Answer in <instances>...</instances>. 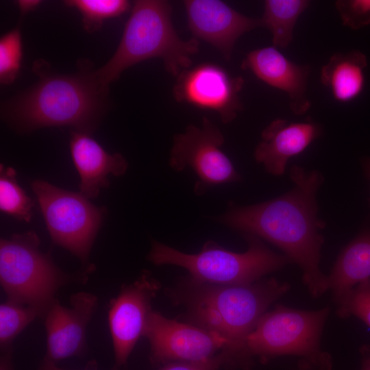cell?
<instances>
[{
    "mask_svg": "<svg viewBox=\"0 0 370 370\" xmlns=\"http://www.w3.org/2000/svg\"><path fill=\"white\" fill-rule=\"evenodd\" d=\"M44 317L38 309L9 300L0 305V345L1 352L11 349L15 338L38 317Z\"/></svg>",
    "mask_w": 370,
    "mask_h": 370,
    "instance_id": "603a6c76",
    "label": "cell"
},
{
    "mask_svg": "<svg viewBox=\"0 0 370 370\" xmlns=\"http://www.w3.org/2000/svg\"><path fill=\"white\" fill-rule=\"evenodd\" d=\"M15 170L0 166V209L20 221L29 222L32 217L33 200L18 184Z\"/></svg>",
    "mask_w": 370,
    "mask_h": 370,
    "instance_id": "44dd1931",
    "label": "cell"
},
{
    "mask_svg": "<svg viewBox=\"0 0 370 370\" xmlns=\"http://www.w3.org/2000/svg\"><path fill=\"white\" fill-rule=\"evenodd\" d=\"M77 65L75 73L62 74L42 59L35 61L38 82L3 102V119L22 132L70 126L90 134L107 112L109 86L99 80L90 61Z\"/></svg>",
    "mask_w": 370,
    "mask_h": 370,
    "instance_id": "7a4b0ae2",
    "label": "cell"
},
{
    "mask_svg": "<svg viewBox=\"0 0 370 370\" xmlns=\"http://www.w3.org/2000/svg\"><path fill=\"white\" fill-rule=\"evenodd\" d=\"M171 13L167 1H136L115 52L96 69L99 80L109 86L129 67L151 58L162 59L166 70L176 77L191 67L199 41L193 37L182 39L172 23Z\"/></svg>",
    "mask_w": 370,
    "mask_h": 370,
    "instance_id": "277c9868",
    "label": "cell"
},
{
    "mask_svg": "<svg viewBox=\"0 0 370 370\" xmlns=\"http://www.w3.org/2000/svg\"><path fill=\"white\" fill-rule=\"evenodd\" d=\"M184 5L193 38L218 49L230 60L237 40L261 26L260 18L247 16L219 0H186Z\"/></svg>",
    "mask_w": 370,
    "mask_h": 370,
    "instance_id": "5bb4252c",
    "label": "cell"
},
{
    "mask_svg": "<svg viewBox=\"0 0 370 370\" xmlns=\"http://www.w3.org/2000/svg\"><path fill=\"white\" fill-rule=\"evenodd\" d=\"M328 277L335 304L360 282L370 278V227H366L340 252Z\"/></svg>",
    "mask_w": 370,
    "mask_h": 370,
    "instance_id": "ac0fdd59",
    "label": "cell"
},
{
    "mask_svg": "<svg viewBox=\"0 0 370 370\" xmlns=\"http://www.w3.org/2000/svg\"><path fill=\"white\" fill-rule=\"evenodd\" d=\"M293 188L275 199L249 206H230L218 220L243 234L264 239L282 249L302 271V281L313 297L328 290L319 267L324 222L317 217L316 195L323 182L317 171L293 165Z\"/></svg>",
    "mask_w": 370,
    "mask_h": 370,
    "instance_id": "6da1fadb",
    "label": "cell"
},
{
    "mask_svg": "<svg viewBox=\"0 0 370 370\" xmlns=\"http://www.w3.org/2000/svg\"><path fill=\"white\" fill-rule=\"evenodd\" d=\"M362 165L367 178L370 180V158H364L362 161Z\"/></svg>",
    "mask_w": 370,
    "mask_h": 370,
    "instance_id": "1f68e13d",
    "label": "cell"
},
{
    "mask_svg": "<svg viewBox=\"0 0 370 370\" xmlns=\"http://www.w3.org/2000/svg\"><path fill=\"white\" fill-rule=\"evenodd\" d=\"M336 305L338 318L354 316L370 328V278L358 283Z\"/></svg>",
    "mask_w": 370,
    "mask_h": 370,
    "instance_id": "d4e9b609",
    "label": "cell"
},
{
    "mask_svg": "<svg viewBox=\"0 0 370 370\" xmlns=\"http://www.w3.org/2000/svg\"><path fill=\"white\" fill-rule=\"evenodd\" d=\"M335 7L345 26L358 29L370 25V0H337Z\"/></svg>",
    "mask_w": 370,
    "mask_h": 370,
    "instance_id": "484cf974",
    "label": "cell"
},
{
    "mask_svg": "<svg viewBox=\"0 0 370 370\" xmlns=\"http://www.w3.org/2000/svg\"><path fill=\"white\" fill-rule=\"evenodd\" d=\"M310 3L307 0L264 1L261 26L271 32L273 47L284 49L291 44L295 24Z\"/></svg>",
    "mask_w": 370,
    "mask_h": 370,
    "instance_id": "ffe728a7",
    "label": "cell"
},
{
    "mask_svg": "<svg viewBox=\"0 0 370 370\" xmlns=\"http://www.w3.org/2000/svg\"><path fill=\"white\" fill-rule=\"evenodd\" d=\"M243 236L248 243L243 253L208 241L199 252L188 254L153 241L148 259L156 265L173 264L186 269L191 282L215 285L252 283L291 262L286 255L273 251L260 238Z\"/></svg>",
    "mask_w": 370,
    "mask_h": 370,
    "instance_id": "8992f818",
    "label": "cell"
},
{
    "mask_svg": "<svg viewBox=\"0 0 370 370\" xmlns=\"http://www.w3.org/2000/svg\"><path fill=\"white\" fill-rule=\"evenodd\" d=\"M143 336L149 342L150 361L156 365L206 360L227 346V342L214 332L166 318L154 310L149 315Z\"/></svg>",
    "mask_w": 370,
    "mask_h": 370,
    "instance_id": "30bf717a",
    "label": "cell"
},
{
    "mask_svg": "<svg viewBox=\"0 0 370 370\" xmlns=\"http://www.w3.org/2000/svg\"><path fill=\"white\" fill-rule=\"evenodd\" d=\"M31 186L54 243L88 262L105 211L80 192L62 189L43 180Z\"/></svg>",
    "mask_w": 370,
    "mask_h": 370,
    "instance_id": "ba28073f",
    "label": "cell"
},
{
    "mask_svg": "<svg viewBox=\"0 0 370 370\" xmlns=\"http://www.w3.org/2000/svg\"><path fill=\"white\" fill-rule=\"evenodd\" d=\"M241 68L250 71L267 84L286 92L294 114H304L310 108L306 95L310 71L308 66L294 63L275 47H266L249 52Z\"/></svg>",
    "mask_w": 370,
    "mask_h": 370,
    "instance_id": "9a60e30c",
    "label": "cell"
},
{
    "mask_svg": "<svg viewBox=\"0 0 370 370\" xmlns=\"http://www.w3.org/2000/svg\"><path fill=\"white\" fill-rule=\"evenodd\" d=\"M359 352L361 355L362 364L360 370H370V345H362Z\"/></svg>",
    "mask_w": 370,
    "mask_h": 370,
    "instance_id": "f546056e",
    "label": "cell"
},
{
    "mask_svg": "<svg viewBox=\"0 0 370 370\" xmlns=\"http://www.w3.org/2000/svg\"><path fill=\"white\" fill-rule=\"evenodd\" d=\"M0 359V370H14L12 362V348L3 351Z\"/></svg>",
    "mask_w": 370,
    "mask_h": 370,
    "instance_id": "f1b7e54d",
    "label": "cell"
},
{
    "mask_svg": "<svg viewBox=\"0 0 370 370\" xmlns=\"http://www.w3.org/2000/svg\"><path fill=\"white\" fill-rule=\"evenodd\" d=\"M224 140L219 128L207 117L203 118L201 127L189 125L184 133L174 135L169 164L177 171L187 166L195 171L198 177L194 188L197 195L212 186L241 180L221 149Z\"/></svg>",
    "mask_w": 370,
    "mask_h": 370,
    "instance_id": "9c48e42d",
    "label": "cell"
},
{
    "mask_svg": "<svg viewBox=\"0 0 370 370\" xmlns=\"http://www.w3.org/2000/svg\"><path fill=\"white\" fill-rule=\"evenodd\" d=\"M34 231L0 241V283L7 300L40 310L45 315L58 290L75 277L63 272L42 252Z\"/></svg>",
    "mask_w": 370,
    "mask_h": 370,
    "instance_id": "52a82bcc",
    "label": "cell"
},
{
    "mask_svg": "<svg viewBox=\"0 0 370 370\" xmlns=\"http://www.w3.org/2000/svg\"><path fill=\"white\" fill-rule=\"evenodd\" d=\"M97 303V297L87 292L72 295L69 307L55 299L44 317L47 338L44 360L58 364L84 354L87 327Z\"/></svg>",
    "mask_w": 370,
    "mask_h": 370,
    "instance_id": "4fadbf2b",
    "label": "cell"
},
{
    "mask_svg": "<svg viewBox=\"0 0 370 370\" xmlns=\"http://www.w3.org/2000/svg\"><path fill=\"white\" fill-rule=\"evenodd\" d=\"M243 84L242 77L231 75L218 64L204 62L182 71L177 76L173 93L177 101L214 111L227 123L243 108L239 97Z\"/></svg>",
    "mask_w": 370,
    "mask_h": 370,
    "instance_id": "8fae6325",
    "label": "cell"
},
{
    "mask_svg": "<svg viewBox=\"0 0 370 370\" xmlns=\"http://www.w3.org/2000/svg\"><path fill=\"white\" fill-rule=\"evenodd\" d=\"M21 14V19L28 12L37 9L42 1L40 0H19L15 1Z\"/></svg>",
    "mask_w": 370,
    "mask_h": 370,
    "instance_id": "83f0119b",
    "label": "cell"
},
{
    "mask_svg": "<svg viewBox=\"0 0 370 370\" xmlns=\"http://www.w3.org/2000/svg\"><path fill=\"white\" fill-rule=\"evenodd\" d=\"M329 307L303 310L277 304L259 319L245 341L247 355L262 362L280 356L298 358L301 370H332V356L321 348Z\"/></svg>",
    "mask_w": 370,
    "mask_h": 370,
    "instance_id": "5b68a950",
    "label": "cell"
},
{
    "mask_svg": "<svg viewBox=\"0 0 370 370\" xmlns=\"http://www.w3.org/2000/svg\"><path fill=\"white\" fill-rule=\"evenodd\" d=\"M367 65V57L360 51L336 53L322 66L320 79L335 100L349 102L364 89Z\"/></svg>",
    "mask_w": 370,
    "mask_h": 370,
    "instance_id": "d6986e66",
    "label": "cell"
},
{
    "mask_svg": "<svg viewBox=\"0 0 370 370\" xmlns=\"http://www.w3.org/2000/svg\"><path fill=\"white\" fill-rule=\"evenodd\" d=\"M293 370H301V369H293Z\"/></svg>",
    "mask_w": 370,
    "mask_h": 370,
    "instance_id": "d6a6232c",
    "label": "cell"
},
{
    "mask_svg": "<svg viewBox=\"0 0 370 370\" xmlns=\"http://www.w3.org/2000/svg\"><path fill=\"white\" fill-rule=\"evenodd\" d=\"M23 58L22 36L19 26L3 34L0 39V82H14L21 69Z\"/></svg>",
    "mask_w": 370,
    "mask_h": 370,
    "instance_id": "cb8c5ba5",
    "label": "cell"
},
{
    "mask_svg": "<svg viewBox=\"0 0 370 370\" xmlns=\"http://www.w3.org/2000/svg\"><path fill=\"white\" fill-rule=\"evenodd\" d=\"M159 289L158 282L145 271L135 282L124 285L110 301L108 325L114 349L112 370H122L143 336L151 301Z\"/></svg>",
    "mask_w": 370,
    "mask_h": 370,
    "instance_id": "7c38bea8",
    "label": "cell"
},
{
    "mask_svg": "<svg viewBox=\"0 0 370 370\" xmlns=\"http://www.w3.org/2000/svg\"><path fill=\"white\" fill-rule=\"evenodd\" d=\"M69 146L80 177L79 192L88 199L96 197L109 186L108 175H122L128 167L121 153H109L90 133L71 131Z\"/></svg>",
    "mask_w": 370,
    "mask_h": 370,
    "instance_id": "e0dca14e",
    "label": "cell"
},
{
    "mask_svg": "<svg viewBox=\"0 0 370 370\" xmlns=\"http://www.w3.org/2000/svg\"><path fill=\"white\" fill-rule=\"evenodd\" d=\"M321 134L320 125L310 120L295 123L276 119L263 130L254 151L255 160L269 173L282 175L288 160L303 152Z\"/></svg>",
    "mask_w": 370,
    "mask_h": 370,
    "instance_id": "2e32d148",
    "label": "cell"
},
{
    "mask_svg": "<svg viewBox=\"0 0 370 370\" xmlns=\"http://www.w3.org/2000/svg\"><path fill=\"white\" fill-rule=\"evenodd\" d=\"M187 283L177 297L186 306L190 321L227 342L223 350L232 358L235 369L251 370L254 360L247 354L246 338L291 285L273 278L236 285Z\"/></svg>",
    "mask_w": 370,
    "mask_h": 370,
    "instance_id": "3957f363",
    "label": "cell"
},
{
    "mask_svg": "<svg viewBox=\"0 0 370 370\" xmlns=\"http://www.w3.org/2000/svg\"><path fill=\"white\" fill-rule=\"evenodd\" d=\"M221 367L234 369L231 357L223 349L206 360L169 362L159 370H219Z\"/></svg>",
    "mask_w": 370,
    "mask_h": 370,
    "instance_id": "4316f807",
    "label": "cell"
},
{
    "mask_svg": "<svg viewBox=\"0 0 370 370\" xmlns=\"http://www.w3.org/2000/svg\"><path fill=\"white\" fill-rule=\"evenodd\" d=\"M64 3L82 14L84 29L90 33L99 29L106 20L119 16L130 8L127 0H67Z\"/></svg>",
    "mask_w": 370,
    "mask_h": 370,
    "instance_id": "7402d4cb",
    "label": "cell"
},
{
    "mask_svg": "<svg viewBox=\"0 0 370 370\" xmlns=\"http://www.w3.org/2000/svg\"><path fill=\"white\" fill-rule=\"evenodd\" d=\"M97 364L95 362H91L88 364L84 370H97ZM39 370H66L57 366V364L43 360Z\"/></svg>",
    "mask_w": 370,
    "mask_h": 370,
    "instance_id": "4dcf8cb0",
    "label": "cell"
}]
</instances>
